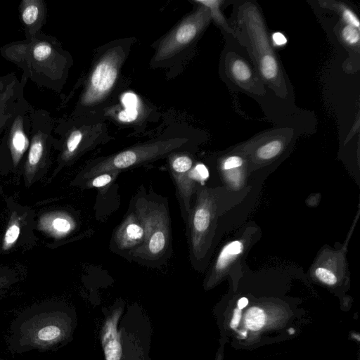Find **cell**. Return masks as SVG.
<instances>
[{
	"instance_id": "obj_1",
	"label": "cell",
	"mask_w": 360,
	"mask_h": 360,
	"mask_svg": "<svg viewBox=\"0 0 360 360\" xmlns=\"http://www.w3.org/2000/svg\"><path fill=\"white\" fill-rule=\"evenodd\" d=\"M0 53L22 70V76L40 88L57 93L62 91L72 64L71 56L57 39L43 32L32 40L2 46Z\"/></svg>"
},
{
	"instance_id": "obj_2",
	"label": "cell",
	"mask_w": 360,
	"mask_h": 360,
	"mask_svg": "<svg viewBox=\"0 0 360 360\" xmlns=\"http://www.w3.org/2000/svg\"><path fill=\"white\" fill-rule=\"evenodd\" d=\"M237 25L243 44L262 79L278 96L286 95V85L277 57L271 46L263 18L257 7L247 2L238 8Z\"/></svg>"
},
{
	"instance_id": "obj_3",
	"label": "cell",
	"mask_w": 360,
	"mask_h": 360,
	"mask_svg": "<svg viewBox=\"0 0 360 360\" xmlns=\"http://www.w3.org/2000/svg\"><path fill=\"white\" fill-rule=\"evenodd\" d=\"M139 218L144 231L142 244L129 252L133 259L157 262L163 257L170 245V219L167 205L155 195L140 194L131 206Z\"/></svg>"
},
{
	"instance_id": "obj_4",
	"label": "cell",
	"mask_w": 360,
	"mask_h": 360,
	"mask_svg": "<svg viewBox=\"0 0 360 360\" xmlns=\"http://www.w3.org/2000/svg\"><path fill=\"white\" fill-rule=\"evenodd\" d=\"M188 139L173 137L143 143L122 150L109 156L100 158L86 166L81 178L86 181L107 172H121L179 152L186 147Z\"/></svg>"
},
{
	"instance_id": "obj_5",
	"label": "cell",
	"mask_w": 360,
	"mask_h": 360,
	"mask_svg": "<svg viewBox=\"0 0 360 360\" xmlns=\"http://www.w3.org/2000/svg\"><path fill=\"white\" fill-rule=\"evenodd\" d=\"M127 45L114 42L94 63L84 89L71 117H79L84 110L103 102L113 90L127 58Z\"/></svg>"
},
{
	"instance_id": "obj_6",
	"label": "cell",
	"mask_w": 360,
	"mask_h": 360,
	"mask_svg": "<svg viewBox=\"0 0 360 360\" xmlns=\"http://www.w3.org/2000/svg\"><path fill=\"white\" fill-rule=\"evenodd\" d=\"M169 165L174 181L182 218L185 224L191 210V196L198 183L209 177L207 168L201 163L193 165V160L186 153L175 152L168 155Z\"/></svg>"
},
{
	"instance_id": "obj_7",
	"label": "cell",
	"mask_w": 360,
	"mask_h": 360,
	"mask_svg": "<svg viewBox=\"0 0 360 360\" xmlns=\"http://www.w3.org/2000/svg\"><path fill=\"white\" fill-rule=\"evenodd\" d=\"M211 20L209 10L199 5L193 13L184 18L159 44L154 63L167 61L188 47L195 40Z\"/></svg>"
},
{
	"instance_id": "obj_8",
	"label": "cell",
	"mask_w": 360,
	"mask_h": 360,
	"mask_svg": "<svg viewBox=\"0 0 360 360\" xmlns=\"http://www.w3.org/2000/svg\"><path fill=\"white\" fill-rule=\"evenodd\" d=\"M53 133L60 135L62 150L60 159L68 162L90 146L89 127L77 117L55 121Z\"/></svg>"
},
{
	"instance_id": "obj_9",
	"label": "cell",
	"mask_w": 360,
	"mask_h": 360,
	"mask_svg": "<svg viewBox=\"0 0 360 360\" xmlns=\"http://www.w3.org/2000/svg\"><path fill=\"white\" fill-rule=\"evenodd\" d=\"M123 307L111 310L104 321L100 333V340L105 360H127L128 350L124 347V338L119 323Z\"/></svg>"
},
{
	"instance_id": "obj_10",
	"label": "cell",
	"mask_w": 360,
	"mask_h": 360,
	"mask_svg": "<svg viewBox=\"0 0 360 360\" xmlns=\"http://www.w3.org/2000/svg\"><path fill=\"white\" fill-rule=\"evenodd\" d=\"M30 332L32 341L41 347L57 343L67 337L69 333L68 322L59 315H51L34 323Z\"/></svg>"
},
{
	"instance_id": "obj_11",
	"label": "cell",
	"mask_w": 360,
	"mask_h": 360,
	"mask_svg": "<svg viewBox=\"0 0 360 360\" xmlns=\"http://www.w3.org/2000/svg\"><path fill=\"white\" fill-rule=\"evenodd\" d=\"M112 239L117 250L129 252L142 244L144 239L143 228L132 209L115 229Z\"/></svg>"
},
{
	"instance_id": "obj_12",
	"label": "cell",
	"mask_w": 360,
	"mask_h": 360,
	"mask_svg": "<svg viewBox=\"0 0 360 360\" xmlns=\"http://www.w3.org/2000/svg\"><path fill=\"white\" fill-rule=\"evenodd\" d=\"M25 39L32 40L46 23L47 5L44 0H22L18 6Z\"/></svg>"
},
{
	"instance_id": "obj_13",
	"label": "cell",
	"mask_w": 360,
	"mask_h": 360,
	"mask_svg": "<svg viewBox=\"0 0 360 360\" xmlns=\"http://www.w3.org/2000/svg\"><path fill=\"white\" fill-rule=\"evenodd\" d=\"M27 81L23 76L20 79L17 78L0 95V134L12 120Z\"/></svg>"
},
{
	"instance_id": "obj_14",
	"label": "cell",
	"mask_w": 360,
	"mask_h": 360,
	"mask_svg": "<svg viewBox=\"0 0 360 360\" xmlns=\"http://www.w3.org/2000/svg\"><path fill=\"white\" fill-rule=\"evenodd\" d=\"M76 226L73 218L63 212H50L41 217L39 229L56 238H61L70 233Z\"/></svg>"
},
{
	"instance_id": "obj_15",
	"label": "cell",
	"mask_w": 360,
	"mask_h": 360,
	"mask_svg": "<svg viewBox=\"0 0 360 360\" xmlns=\"http://www.w3.org/2000/svg\"><path fill=\"white\" fill-rule=\"evenodd\" d=\"M228 69L231 78L238 84L248 89L253 82L252 70L248 63L238 56L230 58Z\"/></svg>"
},
{
	"instance_id": "obj_16",
	"label": "cell",
	"mask_w": 360,
	"mask_h": 360,
	"mask_svg": "<svg viewBox=\"0 0 360 360\" xmlns=\"http://www.w3.org/2000/svg\"><path fill=\"white\" fill-rule=\"evenodd\" d=\"M243 249V244L240 240H233L226 244L220 252L214 269L217 272L224 270L230 262L239 255Z\"/></svg>"
},
{
	"instance_id": "obj_17",
	"label": "cell",
	"mask_w": 360,
	"mask_h": 360,
	"mask_svg": "<svg viewBox=\"0 0 360 360\" xmlns=\"http://www.w3.org/2000/svg\"><path fill=\"white\" fill-rule=\"evenodd\" d=\"M195 3L206 7L210 13L211 18L224 28L227 32L234 35L235 32L226 22L224 17L220 11V5L223 2L219 0H196ZM235 36V35H234Z\"/></svg>"
},
{
	"instance_id": "obj_18",
	"label": "cell",
	"mask_w": 360,
	"mask_h": 360,
	"mask_svg": "<svg viewBox=\"0 0 360 360\" xmlns=\"http://www.w3.org/2000/svg\"><path fill=\"white\" fill-rule=\"evenodd\" d=\"M266 316L264 311L258 307H250L245 313L244 323L246 328L252 331L259 330L266 323Z\"/></svg>"
},
{
	"instance_id": "obj_19",
	"label": "cell",
	"mask_w": 360,
	"mask_h": 360,
	"mask_svg": "<svg viewBox=\"0 0 360 360\" xmlns=\"http://www.w3.org/2000/svg\"><path fill=\"white\" fill-rule=\"evenodd\" d=\"M120 172H107L98 174L93 178L84 181L86 187L99 188L104 191V188L112 184Z\"/></svg>"
},
{
	"instance_id": "obj_20",
	"label": "cell",
	"mask_w": 360,
	"mask_h": 360,
	"mask_svg": "<svg viewBox=\"0 0 360 360\" xmlns=\"http://www.w3.org/2000/svg\"><path fill=\"white\" fill-rule=\"evenodd\" d=\"M283 142L272 140L262 146L257 151V156L262 160H269L276 156L282 150Z\"/></svg>"
},
{
	"instance_id": "obj_21",
	"label": "cell",
	"mask_w": 360,
	"mask_h": 360,
	"mask_svg": "<svg viewBox=\"0 0 360 360\" xmlns=\"http://www.w3.org/2000/svg\"><path fill=\"white\" fill-rule=\"evenodd\" d=\"M20 225L16 219L10 223L4 237L2 248L4 250L10 249L16 242L20 234Z\"/></svg>"
},
{
	"instance_id": "obj_22",
	"label": "cell",
	"mask_w": 360,
	"mask_h": 360,
	"mask_svg": "<svg viewBox=\"0 0 360 360\" xmlns=\"http://www.w3.org/2000/svg\"><path fill=\"white\" fill-rule=\"evenodd\" d=\"M341 37L349 46H358L360 36L359 30L350 25L345 24L341 30Z\"/></svg>"
},
{
	"instance_id": "obj_23",
	"label": "cell",
	"mask_w": 360,
	"mask_h": 360,
	"mask_svg": "<svg viewBox=\"0 0 360 360\" xmlns=\"http://www.w3.org/2000/svg\"><path fill=\"white\" fill-rule=\"evenodd\" d=\"M340 14L345 23L350 25L359 30L360 22L357 15L348 7L343 5H333Z\"/></svg>"
},
{
	"instance_id": "obj_24",
	"label": "cell",
	"mask_w": 360,
	"mask_h": 360,
	"mask_svg": "<svg viewBox=\"0 0 360 360\" xmlns=\"http://www.w3.org/2000/svg\"><path fill=\"white\" fill-rule=\"evenodd\" d=\"M316 276L327 285H334L337 282V277L333 271L323 267H319L315 271Z\"/></svg>"
},
{
	"instance_id": "obj_25",
	"label": "cell",
	"mask_w": 360,
	"mask_h": 360,
	"mask_svg": "<svg viewBox=\"0 0 360 360\" xmlns=\"http://www.w3.org/2000/svg\"><path fill=\"white\" fill-rule=\"evenodd\" d=\"M243 163V159L236 155L227 158L222 164L224 170H229L240 167Z\"/></svg>"
},
{
	"instance_id": "obj_26",
	"label": "cell",
	"mask_w": 360,
	"mask_h": 360,
	"mask_svg": "<svg viewBox=\"0 0 360 360\" xmlns=\"http://www.w3.org/2000/svg\"><path fill=\"white\" fill-rule=\"evenodd\" d=\"M15 72H9L0 76V95L7 89V87L17 79Z\"/></svg>"
},
{
	"instance_id": "obj_27",
	"label": "cell",
	"mask_w": 360,
	"mask_h": 360,
	"mask_svg": "<svg viewBox=\"0 0 360 360\" xmlns=\"http://www.w3.org/2000/svg\"><path fill=\"white\" fill-rule=\"evenodd\" d=\"M242 310L235 308L233 313V316L230 322V328L232 329L236 328L241 320Z\"/></svg>"
},
{
	"instance_id": "obj_28",
	"label": "cell",
	"mask_w": 360,
	"mask_h": 360,
	"mask_svg": "<svg viewBox=\"0 0 360 360\" xmlns=\"http://www.w3.org/2000/svg\"><path fill=\"white\" fill-rule=\"evenodd\" d=\"M273 41L277 46H282L286 44L287 39L281 32H275L272 35Z\"/></svg>"
},
{
	"instance_id": "obj_29",
	"label": "cell",
	"mask_w": 360,
	"mask_h": 360,
	"mask_svg": "<svg viewBox=\"0 0 360 360\" xmlns=\"http://www.w3.org/2000/svg\"><path fill=\"white\" fill-rule=\"evenodd\" d=\"M248 299L243 297L240 298L237 302V308L242 310L248 304Z\"/></svg>"
},
{
	"instance_id": "obj_30",
	"label": "cell",
	"mask_w": 360,
	"mask_h": 360,
	"mask_svg": "<svg viewBox=\"0 0 360 360\" xmlns=\"http://www.w3.org/2000/svg\"><path fill=\"white\" fill-rule=\"evenodd\" d=\"M6 282V280L4 278H0V286L4 285Z\"/></svg>"
},
{
	"instance_id": "obj_31",
	"label": "cell",
	"mask_w": 360,
	"mask_h": 360,
	"mask_svg": "<svg viewBox=\"0 0 360 360\" xmlns=\"http://www.w3.org/2000/svg\"><path fill=\"white\" fill-rule=\"evenodd\" d=\"M248 331L246 330H244L241 332H240V334L242 337L245 338L247 336Z\"/></svg>"
},
{
	"instance_id": "obj_32",
	"label": "cell",
	"mask_w": 360,
	"mask_h": 360,
	"mask_svg": "<svg viewBox=\"0 0 360 360\" xmlns=\"http://www.w3.org/2000/svg\"><path fill=\"white\" fill-rule=\"evenodd\" d=\"M288 333H289V334L292 335L295 333V330L291 328L288 330Z\"/></svg>"
}]
</instances>
